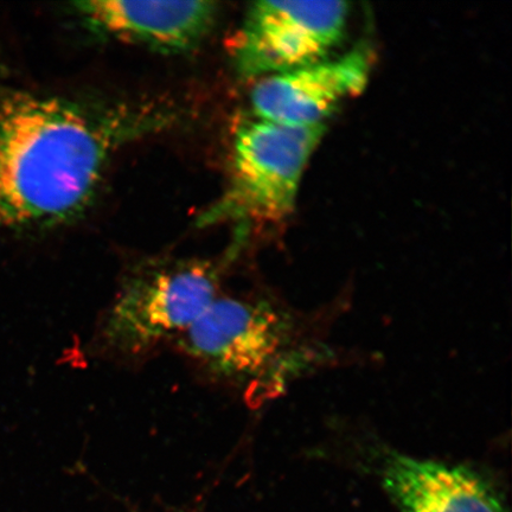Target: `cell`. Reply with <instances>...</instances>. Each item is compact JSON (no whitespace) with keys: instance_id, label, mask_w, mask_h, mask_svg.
Wrapping results in <instances>:
<instances>
[{"instance_id":"6da1fadb","label":"cell","mask_w":512,"mask_h":512,"mask_svg":"<svg viewBox=\"0 0 512 512\" xmlns=\"http://www.w3.org/2000/svg\"><path fill=\"white\" fill-rule=\"evenodd\" d=\"M16 94L0 104V227L67 222L88 207L121 144L159 123Z\"/></svg>"},{"instance_id":"7a4b0ae2","label":"cell","mask_w":512,"mask_h":512,"mask_svg":"<svg viewBox=\"0 0 512 512\" xmlns=\"http://www.w3.org/2000/svg\"><path fill=\"white\" fill-rule=\"evenodd\" d=\"M324 133V125L287 126L259 118L241 121L233 137L228 188L201 217V224L286 219Z\"/></svg>"},{"instance_id":"3957f363","label":"cell","mask_w":512,"mask_h":512,"mask_svg":"<svg viewBox=\"0 0 512 512\" xmlns=\"http://www.w3.org/2000/svg\"><path fill=\"white\" fill-rule=\"evenodd\" d=\"M219 294V272L202 260L158 262L128 275L101 326L108 350L140 355L187 331Z\"/></svg>"},{"instance_id":"277c9868","label":"cell","mask_w":512,"mask_h":512,"mask_svg":"<svg viewBox=\"0 0 512 512\" xmlns=\"http://www.w3.org/2000/svg\"><path fill=\"white\" fill-rule=\"evenodd\" d=\"M178 341L184 354L217 379L272 381L287 363L290 329L266 302L219 296Z\"/></svg>"},{"instance_id":"5b68a950","label":"cell","mask_w":512,"mask_h":512,"mask_svg":"<svg viewBox=\"0 0 512 512\" xmlns=\"http://www.w3.org/2000/svg\"><path fill=\"white\" fill-rule=\"evenodd\" d=\"M350 15L345 2H258L229 47L246 79L290 72L328 59L343 40Z\"/></svg>"},{"instance_id":"8992f818","label":"cell","mask_w":512,"mask_h":512,"mask_svg":"<svg viewBox=\"0 0 512 512\" xmlns=\"http://www.w3.org/2000/svg\"><path fill=\"white\" fill-rule=\"evenodd\" d=\"M370 60L368 50L356 49L259 79L251 93L255 118L287 126H323L343 101L366 88Z\"/></svg>"},{"instance_id":"52a82bcc","label":"cell","mask_w":512,"mask_h":512,"mask_svg":"<svg viewBox=\"0 0 512 512\" xmlns=\"http://www.w3.org/2000/svg\"><path fill=\"white\" fill-rule=\"evenodd\" d=\"M74 11L96 34L175 54L200 46L214 28L219 5L92 0L75 3Z\"/></svg>"},{"instance_id":"ba28073f","label":"cell","mask_w":512,"mask_h":512,"mask_svg":"<svg viewBox=\"0 0 512 512\" xmlns=\"http://www.w3.org/2000/svg\"><path fill=\"white\" fill-rule=\"evenodd\" d=\"M382 484L401 512H509L494 486L466 466L394 454Z\"/></svg>"},{"instance_id":"9c48e42d","label":"cell","mask_w":512,"mask_h":512,"mask_svg":"<svg viewBox=\"0 0 512 512\" xmlns=\"http://www.w3.org/2000/svg\"><path fill=\"white\" fill-rule=\"evenodd\" d=\"M169 512H185V511H182V510H174V511H169Z\"/></svg>"}]
</instances>
